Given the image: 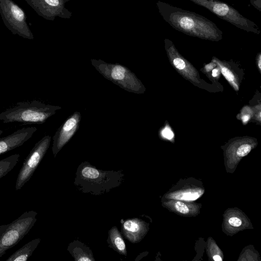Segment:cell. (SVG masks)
Masks as SVG:
<instances>
[{
  "label": "cell",
  "mask_w": 261,
  "mask_h": 261,
  "mask_svg": "<svg viewBox=\"0 0 261 261\" xmlns=\"http://www.w3.org/2000/svg\"><path fill=\"white\" fill-rule=\"evenodd\" d=\"M74 184L83 193L100 195L120 186L124 180L120 171H103L88 162L82 163L76 172Z\"/></svg>",
  "instance_id": "obj_2"
},
{
  "label": "cell",
  "mask_w": 261,
  "mask_h": 261,
  "mask_svg": "<svg viewBox=\"0 0 261 261\" xmlns=\"http://www.w3.org/2000/svg\"><path fill=\"white\" fill-rule=\"evenodd\" d=\"M27 3L40 16L46 20L53 21L58 17L69 19L72 12L65 8L69 0H25Z\"/></svg>",
  "instance_id": "obj_9"
},
{
  "label": "cell",
  "mask_w": 261,
  "mask_h": 261,
  "mask_svg": "<svg viewBox=\"0 0 261 261\" xmlns=\"http://www.w3.org/2000/svg\"><path fill=\"white\" fill-rule=\"evenodd\" d=\"M200 195V193H197L196 192H188L186 193H179L178 194H177L175 196H172V197L176 199H184L185 200H193L198 198Z\"/></svg>",
  "instance_id": "obj_19"
},
{
  "label": "cell",
  "mask_w": 261,
  "mask_h": 261,
  "mask_svg": "<svg viewBox=\"0 0 261 261\" xmlns=\"http://www.w3.org/2000/svg\"><path fill=\"white\" fill-rule=\"evenodd\" d=\"M81 119V113L74 112L58 129L53 138L52 151L55 157L76 132Z\"/></svg>",
  "instance_id": "obj_10"
},
{
  "label": "cell",
  "mask_w": 261,
  "mask_h": 261,
  "mask_svg": "<svg viewBox=\"0 0 261 261\" xmlns=\"http://www.w3.org/2000/svg\"><path fill=\"white\" fill-rule=\"evenodd\" d=\"M257 60L258 61V68L259 69H260V53L258 55V56L257 57Z\"/></svg>",
  "instance_id": "obj_28"
},
{
  "label": "cell",
  "mask_w": 261,
  "mask_h": 261,
  "mask_svg": "<svg viewBox=\"0 0 261 261\" xmlns=\"http://www.w3.org/2000/svg\"><path fill=\"white\" fill-rule=\"evenodd\" d=\"M121 232L124 237L130 242L139 241L142 228L141 220L137 218L121 219Z\"/></svg>",
  "instance_id": "obj_13"
},
{
  "label": "cell",
  "mask_w": 261,
  "mask_h": 261,
  "mask_svg": "<svg viewBox=\"0 0 261 261\" xmlns=\"http://www.w3.org/2000/svg\"><path fill=\"white\" fill-rule=\"evenodd\" d=\"M19 153L11 155L0 160V179L6 176L16 165L19 161Z\"/></svg>",
  "instance_id": "obj_17"
},
{
  "label": "cell",
  "mask_w": 261,
  "mask_h": 261,
  "mask_svg": "<svg viewBox=\"0 0 261 261\" xmlns=\"http://www.w3.org/2000/svg\"><path fill=\"white\" fill-rule=\"evenodd\" d=\"M92 65L104 77L122 89L136 94L144 92L141 81L126 67L117 63H109L100 59H91Z\"/></svg>",
  "instance_id": "obj_4"
},
{
  "label": "cell",
  "mask_w": 261,
  "mask_h": 261,
  "mask_svg": "<svg viewBox=\"0 0 261 261\" xmlns=\"http://www.w3.org/2000/svg\"><path fill=\"white\" fill-rule=\"evenodd\" d=\"M37 215L34 211L25 212L11 223L0 225V258L29 232L37 221Z\"/></svg>",
  "instance_id": "obj_5"
},
{
  "label": "cell",
  "mask_w": 261,
  "mask_h": 261,
  "mask_svg": "<svg viewBox=\"0 0 261 261\" xmlns=\"http://www.w3.org/2000/svg\"><path fill=\"white\" fill-rule=\"evenodd\" d=\"M204 7L220 18L247 32L259 34L260 31L253 21L243 16L229 4L219 0H189Z\"/></svg>",
  "instance_id": "obj_6"
},
{
  "label": "cell",
  "mask_w": 261,
  "mask_h": 261,
  "mask_svg": "<svg viewBox=\"0 0 261 261\" xmlns=\"http://www.w3.org/2000/svg\"><path fill=\"white\" fill-rule=\"evenodd\" d=\"M67 250L75 261H94L95 259L91 249L79 241L70 243Z\"/></svg>",
  "instance_id": "obj_14"
},
{
  "label": "cell",
  "mask_w": 261,
  "mask_h": 261,
  "mask_svg": "<svg viewBox=\"0 0 261 261\" xmlns=\"http://www.w3.org/2000/svg\"><path fill=\"white\" fill-rule=\"evenodd\" d=\"M37 129L35 126L23 127L0 138V155L22 145L32 138Z\"/></svg>",
  "instance_id": "obj_11"
},
{
  "label": "cell",
  "mask_w": 261,
  "mask_h": 261,
  "mask_svg": "<svg viewBox=\"0 0 261 261\" xmlns=\"http://www.w3.org/2000/svg\"><path fill=\"white\" fill-rule=\"evenodd\" d=\"M174 206L176 210L179 213L187 214L189 211L188 206L185 203L180 201L175 202Z\"/></svg>",
  "instance_id": "obj_21"
},
{
  "label": "cell",
  "mask_w": 261,
  "mask_h": 261,
  "mask_svg": "<svg viewBox=\"0 0 261 261\" xmlns=\"http://www.w3.org/2000/svg\"><path fill=\"white\" fill-rule=\"evenodd\" d=\"M40 238L34 239L11 254L6 261H26L40 243Z\"/></svg>",
  "instance_id": "obj_15"
},
{
  "label": "cell",
  "mask_w": 261,
  "mask_h": 261,
  "mask_svg": "<svg viewBox=\"0 0 261 261\" xmlns=\"http://www.w3.org/2000/svg\"><path fill=\"white\" fill-rule=\"evenodd\" d=\"M50 141L51 137L46 135L35 144L23 161L18 174L15 186L16 190L21 189L31 179L49 148Z\"/></svg>",
  "instance_id": "obj_8"
},
{
  "label": "cell",
  "mask_w": 261,
  "mask_h": 261,
  "mask_svg": "<svg viewBox=\"0 0 261 261\" xmlns=\"http://www.w3.org/2000/svg\"><path fill=\"white\" fill-rule=\"evenodd\" d=\"M0 14L5 25L13 35L33 40L25 12L12 0H0Z\"/></svg>",
  "instance_id": "obj_7"
},
{
  "label": "cell",
  "mask_w": 261,
  "mask_h": 261,
  "mask_svg": "<svg viewBox=\"0 0 261 261\" xmlns=\"http://www.w3.org/2000/svg\"><path fill=\"white\" fill-rule=\"evenodd\" d=\"M214 61L221 68V72L226 79L233 86L236 90H238L239 87L237 84H236L235 77L231 71L226 67L223 66V65L216 60H215Z\"/></svg>",
  "instance_id": "obj_18"
},
{
  "label": "cell",
  "mask_w": 261,
  "mask_h": 261,
  "mask_svg": "<svg viewBox=\"0 0 261 261\" xmlns=\"http://www.w3.org/2000/svg\"><path fill=\"white\" fill-rule=\"evenodd\" d=\"M250 2L254 8L261 11V0H250Z\"/></svg>",
  "instance_id": "obj_24"
},
{
  "label": "cell",
  "mask_w": 261,
  "mask_h": 261,
  "mask_svg": "<svg viewBox=\"0 0 261 261\" xmlns=\"http://www.w3.org/2000/svg\"><path fill=\"white\" fill-rule=\"evenodd\" d=\"M250 118V116L248 115H244L242 117V120L244 122H247Z\"/></svg>",
  "instance_id": "obj_26"
},
{
  "label": "cell",
  "mask_w": 261,
  "mask_h": 261,
  "mask_svg": "<svg viewBox=\"0 0 261 261\" xmlns=\"http://www.w3.org/2000/svg\"><path fill=\"white\" fill-rule=\"evenodd\" d=\"M61 109V107L47 105L38 100L19 102L1 112L0 121L4 123L20 122L40 124Z\"/></svg>",
  "instance_id": "obj_3"
},
{
  "label": "cell",
  "mask_w": 261,
  "mask_h": 261,
  "mask_svg": "<svg viewBox=\"0 0 261 261\" xmlns=\"http://www.w3.org/2000/svg\"><path fill=\"white\" fill-rule=\"evenodd\" d=\"M107 242L110 247L120 254L126 255V247L121 232L116 226L109 230Z\"/></svg>",
  "instance_id": "obj_16"
},
{
  "label": "cell",
  "mask_w": 261,
  "mask_h": 261,
  "mask_svg": "<svg viewBox=\"0 0 261 261\" xmlns=\"http://www.w3.org/2000/svg\"><path fill=\"white\" fill-rule=\"evenodd\" d=\"M213 259L215 261H222V258L219 255H216L213 256Z\"/></svg>",
  "instance_id": "obj_27"
},
{
  "label": "cell",
  "mask_w": 261,
  "mask_h": 261,
  "mask_svg": "<svg viewBox=\"0 0 261 261\" xmlns=\"http://www.w3.org/2000/svg\"><path fill=\"white\" fill-rule=\"evenodd\" d=\"M164 43L168 56L174 66L183 74L195 80L196 72L178 52L172 41L166 38L164 40Z\"/></svg>",
  "instance_id": "obj_12"
},
{
  "label": "cell",
  "mask_w": 261,
  "mask_h": 261,
  "mask_svg": "<svg viewBox=\"0 0 261 261\" xmlns=\"http://www.w3.org/2000/svg\"><path fill=\"white\" fill-rule=\"evenodd\" d=\"M251 149V146L249 144H244L238 147L236 153L238 156L243 157L247 155Z\"/></svg>",
  "instance_id": "obj_20"
},
{
  "label": "cell",
  "mask_w": 261,
  "mask_h": 261,
  "mask_svg": "<svg viewBox=\"0 0 261 261\" xmlns=\"http://www.w3.org/2000/svg\"><path fill=\"white\" fill-rule=\"evenodd\" d=\"M229 223L234 227L240 226L242 224L241 219L237 217H231L228 220Z\"/></svg>",
  "instance_id": "obj_23"
},
{
  "label": "cell",
  "mask_w": 261,
  "mask_h": 261,
  "mask_svg": "<svg viewBox=\"0 0 261 261\" xmlns=\"http://www.w3.org/2000/svg\"><path fill=\"white\" fill-rule=\"evenodd\" d=\"M162 135L164 138L169 140L171 139L174 137V134L171 129L168 126L165 127L162 130Z\"/></svg>",
  "instance_id": "obj_22"
},
{
  "label": "cell",
  "mask_w": 261,
  "mask_h": 261,
  "mask_svg": "<svg viewBox=\"0 0 261 261\" xmlns=\"http://www.w3.org/2000/svg\"><path fill=\"white\" fill-rule=\"evenodd\" d=\"M3 130H1L0 129V136L2 135V134L3 133Z\"/></svg>",
  "instance_id": "obj_29"
},
{
  "label": "cell",
  "mask_w": 261,
  "mask_h": 261,
  "mask_svg": "<svg viewBox=\"0 0 261 261\" xmlns=\"http://www.w3.org/2000/svg\"><path fill=\"white\" fill-rule=\"evenodd\" d=\"M219 73V70L218 69H214L212 70V76L213 77H216Z\"/></svg>",
  "instance_id": "obj_25"
},
{
  "label": "cell",
  "mask_w": 261,
  "mask_h": 261,
  "mask_svg": "<svg viewBox=\"0 0 261 261\" xmlns=\"http://www.w3.org/2000/svg\"><path fill=\"white\" fill-rule=\"evenodd\" d=\"M156 4L162 18L175 30L204 40L222 39V31L205 17L160 1Z\"/></svg>",
  "instance_id": "obj_1"
}]
</instances>
